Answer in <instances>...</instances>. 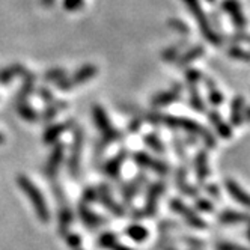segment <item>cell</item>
Wrapping results in <instances>:
<instances>
[{"label": "cell", "instance_id": "obj_1", "mask_svg": "<svg viewBox=\"0 0 250 250\" xmlns=\"http://www.w3.org/2000/svg\"><path fill=\"white\" fill-rule=\"evenodd\" d=\"M149 119H151V124H165L170 128H178V130H183L188 134L199 136L204 139L205 145L208 148H216V145H217L214 134L209 130H207L204 125L196 122L194 119L184 118V116H173V115H160V113L149 115Z\"/></svg>", "mask_w": 250, "mask_h": 250}, {"label": "cell", "instance_id": "obj_42", "mask_svg": "<svg viewBox=\"0 0 250 250\" xmlns=\"http://www.w3.org/2000/svg\"><path fill=\"white\" fill-rule=\"evenodd\" d=\"M40 95H41V98L45 101V103H53V94H51V91L50 89H47V87H42L41 91H40Z\"/></svg>", "mask_w": 250, "mask_h": 250}, {"label": "cell", "instance_id": "obj_27", "mask_svg": "<svg viewBox=\"0 0 250 250\" xmlns=\"http://www.w3.org/2000/svg\"><path fill=\"white\" fill-rule=\"evenodd\" d=\"M35 89V77L29 73L24 74V82H23V86L20 89V94L17 97V104L19 103H24L27 100V97L33 92Z\"/></svg>", "mask_w": 250, "mask_h": 250}, {"label": "cell", "instance_id": "obj_24", "mask_svg": "<svg viewBox=\"0 0 250 250\" xmlns=\"http://www.w3.org/2000/svg\"><path fill=\"white\" fill-rule=\"evenodd\" d=\"M204 53H205V48H204L202 45H194V47L188 48L181 58H178V59H176V61H178L176 63H178V66H187V65H190L191 62H194L196 59L202 58V56H204Z\"/></svg>", "mask_w": 250, "mask_h": 250}, {"label": "cell", "instance_id": "obj_22", "mask_svg": "<svg viewBox=\"0 0 250 250\" xmlns=\"http://www.w3.org/2000/svg\"><path fill=\"white\" fill-rule=\"evenodd\" d=\"M188 92H190V100H188L190 105L193 107L196 112L204 113L207 110V107H205V103H204L202 95L199 92L198 83H188Z\"/></svg>", "mask_w": 250, "mask_h": 250}, {"label": "cell", "instance_id": "obj_36", "mask_svg": "<svg viewBox=\"0 0 250 250\" xmlns=\"http://www.w3.org/2000/svg\"><path fill=\"white\" fill-rule=\"evenodd\" d=\"M65 77H66V73H65V69H62V68L50 69L48 73H45V76H44V79L47 82H53V83H58V82H61Z\"/></svg>", "mask_w": 250, "mask_h": 250}, {"label": "cell", "instance_id": "obj_10", "mask_svg": "<svg viewBox=\"0 0 250 250\" xmlns=\"http://www.w3.org/2000/svg\"><path fill=\"white\" fill-rule=\"evenodd\" d=\"M165 191V183H154L149 190H148V194H146V201H145V209H144V214L145 216H154L157 212V205H158V201L162 198V194Z\"/></svg>", "mask_w": 250, "mask_h": 250}, {"label": "cell", "instance_id": "obj_9", "mask_svg": "<svg viewBox=\"0 0 250 250\" xmlns=\"http://www.w3.org/2000/svg\"><path fill=\"white\" fill-rule=\"evenodd\" d=\"M222 9L229 14L230 21L234 23L237 30H240V32L244 30V27L247 24V20H246V15L243 12V8H241L238 0H223Z\"/></svg>", "mask_w": 250, "mask_h": 250}, {"label": "cell", "instance_id": "obj_2", "mask_svg": "<svg viewBox=\"0 0 250 250\" xmlns=\"http://www.w3.org/2000/svg\"><path fill=\"white\" fill-rule=\"evenodd\" d=\"M17 184H19V187L24 191V194L27 196V199L33 205V209H35V212H37L38 219L42 223H48L50 222V211H48L47 202L44 199L42 193L40 191V188L35 186L30 178L26 176V175L17 176Z\"/></svg>", "mask_w": 250, "mask_h": 250}, {"label": "cell", "instance_id": "obj_44", "mask_svg": "<svg viewBox=\"0 0 250 250\" xmlns=\"http://www.w3.org/2000/svg\"><path fill=\"white\" fill-rule=\"evenodd\" d=\"M41 3H42L44 6L50 8V6H53V5H55V0H41Z\"/></svg>", "mask_w": 250, "mask_h": 250}, {"label": "cell", "instance_id": "obj_30", "mask_svg": "<svg viewBox=\"0 0 250 250\" xmlns=\"http://www.w3.org/2000/svg\"><path fill=\"white\" fill-rule=\"evenodd\" d=\"M125 234H127L131 240L134 241H144L148 238V229L140 226V225H131L125 229Z\"/></svg>", "mask_w": 250, "mask_h": 250}, {"label": "cell", "instance_id": "obj_31", "mask_svg": "<svg viewBox=\"0 0 250 250\" xmlns=\"http://www.w3.org/2000/svg\"><path fill=\"white\" fill-rule=\"evenodd\" d=\"M17 110H19V115H20L23 119H26L27 122H35V121L38 119V113L35 112L33 107H32L30 104H27L26 101L17 104Z\"/></svg>", "mask_w": 250, "mask_h": 250}, {"label": "cell", "instance_id": "obj_41", "mask_svg": "<svg viewBox=\"0 0 250 250\" xmlns=\"http://www.w3.org/2000/svg\"><path fill=\"white\" fill-rule=\"evenodd\" d=\"M216 250H247V249L241 247L238 244H234V243H220V244H217Z\"/></svg>", "mask_w": 250, "mask_h": 250}, {"label": "cell", "instance_id": "obj_12", "mask_svg": "<svg viewBox=\"0 0 250 250\" xmlns=\"http://www.w3.org/2000/svg\"><path fill=\"white\" fill-rule=\"evenodd\" d=\"M63 151H65L63 144H58L55 148H53V151L47 160V163H45V167H44V173L47 176H50V178L56 176V173H58V170L63 162Z\"/></svg>", "mask_w": 250, "mask_h": 250}, {"label": "cell", "instance_id": "obj_43", "mask_svg": "<svg viewBox=\"0 0 250 250\" xmlns=\"http://www.w3.org/2000/svg\"><path fill=\"white\" fill-rule=\"evenodd\" d=\"M207 191L212 196V198H216L217 201H220V191H219V188L214 186V184H209V186H207Z\"/></svg>", "mask_w": 250, "mask_h": 250}, {"label": "cell", "instance_id": "obj_8", "mask_svg": "<svg viewBox=\"0 0 250 250\" xmlns=\"http://www.w3.org/2000/svg\"><path fill=\"white\" fill-rule=\"evenodd\" d=\"M170 208H172L173 212H176V214H180V216H183L184 220H186L190 226H193V228H196V229H204V228H207L205 220H202V219L198 216V214H196L190 207H187L181 199H172V201H170Z\"/></svg>", "mask_w": 250, "mask_h": 250}, {"label": "cell", "instance_id": "obj_23", "mask_svg": "<svg viewBox=\"0 0 250 250\" xmlns=\"http://www.w3.org/2000/svg\"><path fill=\"white\" fill-rule=\"evenodd\" d=\"M176 187L180 188L181 193L186 196H193V198L198 196V190H196L193 186H190V183L187 181V172L183 167L178 169V172H176Z\"/></svg>", "mask_w": 250, "mask_h": 250}, {"label": "cell", "instance_id": "obj_26", "mask_svg": "<svg viewBox=\"0 0 250 250\" xmlns=\"http://www.w3.org/2000/svg\"><path fill=\"white\" fill-rule=\"evenodd\" d=\"M205 86H207L209 103L214 104V105H220L223 103V94L219 91L216 82H212L211 79H205Z\"/></svg>", "mask_w": 250, "mask_h": 250}, {"label": "cell", "instance_id": "obj_28", "mask_svg": "<svg viewBox=\"0 0 250 250\" xmlns=\"http://www.w3.org/2000/svg\"><path fill=\"white\" fill-rule=\"evenodd\" d=\"M100 246L101 247H105V249H110V250H133V249H130V247H127V246H124V244H121L118 240H116V237L113 235V234H103L101 235V238H100Z\"/></svg>", "mask_w": 250, "mask_h": 250}, {"label": "cell", "instance_id": "obj_39", "mask_svg": "<svg viewBox=\"0 0 250 250\" xmlns=\"http://www.w3.org/2000/svg\"><path fill=\"white\" fill-rule=\"evenodd\" d=\"M202 73L199 69H194V68H190L188 71H187V74H186V80H187V83H198L199 84V82L202 80Z\"/></svg>", "mask_w": 250, "mask_h": 250}, {"label": "cell", "instance_id": "obj_3", "mask_svg": "<svg viewBox=\"0 0 250 250\" xmlns=\"http://www.w3.org/2000/svg\"><path fill=\"white\" fill-rule=\"evenodd\" d=\"M183 2L187 6V9L190 11V14L193 15V19L196 20V23H198L199 30L204 35V38L212 45H220L222 38L219 37V33L211 27L209 20H208V17H207V14H205L199 0H183Z\"/></svg>", "mask_w": 250, "mask_h": 250}, {"label": "cell", "instance_id": "obj_16", "mask_svg": "<svg viewBox=\"0 0 250 250\" xmlns=\"http://www.w3.org/2000/svg\"><path fill=\"white\" fill-rule=\"evenodd\" d=\"M125 158H127V151L122 149L121 152H118L113 158H110L109 162L104 165L103 172L107 176H110V178H118L119 173H121V169H122V165L125 162Z\"/></svg>", "mask_w": 250, "mask_h": 250}, {"label": "cell", "instance_id": "obj_20", "mask_svg": "<svg viewBox=\"0 0 250 250\" xmlns=\"http://www.w3.org/2000/svg\"><path fill=\"white\" fill-rule=\"evenodd\" d=\"M208 118H209V122L212 124V127L216 128V131H217V134L220 137H223V139H230L232 137L230 125L223 121V118L220 116V113L217 110H211L208 113Z\"/></svg>", "mask_w": 250, "mask_h": 250}, {"label": "cell", "instance_id": "obj_21", "mask_svg": "<svg viewBox=\"0 0 250 250\" xmlns=\"http://www.w3.org/2000/svg\"><path fill=\"white\" fill-rule=\"evenodd\" d=\"M27 73L26 68L21 63H12L6 68H3L0 71V84H6L9 82H12L15 77L24 76Z\"/></svg>", "mask_w": 250, "mask_h": 250}, {"label": "cell", "instance_id": "obj_37", "mask_svg": "<svg viewBox=\"0 0 250 250\" xmlns=\"http://www.w3.org/2000/svg\"><path fill=\"white\" fill-rule=\"evenodd\" d=\"M228 55H229L232 59H240V61H243V62H247V61H249V56H247L246 50H243V48H240V47H237V45H232V47L228 50Z\"/></svg>", "mask_w": 250, "mask_h": 250}, {"label": "cell", "instance_id": "obj_35", "mask_svg": "<svg viewBox=\"0 0 250 250\" xmlns=\"http://www.w3.org/2000/svg\"><path fill=\"white\" fill-rule=\"evenodd\" d=\"M169 27L181 35H188L190 33V27L187 26V23H184L180 19H170L169 20Z\"/></svg>", "mask_w": 250, "mask_h": 250}, {"label": "cell", "instance_id": "obj_6", "mask_svg": "<svg viewBox=\"0 0 250 250\" xmlns=\"http://www.w3.org/2000/svg\"><path fill=\"white\" fill-rule=\"evenodd\" d=\"M83 130L76 128L74 130V140H73V148H71V154L68 158V170L74 178L80 175L82 167V154H83Z\"/></svg>", "mask_w": 250, "mask_h": 250}, {"label": "cell", "instance_id": "obj_17", "mask_svg": "<svg viewBox=\"0 0 250 250\" xmlns=\"http://www.w3.org/2000/svg\"><path fill=\"white\" fill-rule=\"evenodd\" d=\"M225 188L228 190V193L232 196V199H235L238 204H241L243 207H247L249 205V196L246 193V190L234 180H230V178H228V180H225Z\"/></svg>", "mask_w": 250, "mask_h": 250}, {"label": "cell", "instance_id": "obj_46", "mask_svg": "<svg viewBox=\"0 0 250 250\" xmlns=\"http://www.w3.org/2000/svg\"><path fill=\"white\" fill-rule=\"evenodd\" d=\"M207 2H209V3H212V2H216V0H207Z\"/></svg>", "mask_w": 250, "mask_h": 250}, {"label": "cell", "instance_id": "obj_29", "mask_svg": "<svg viewBox=\"0 0 250 250\" xmlns=\"http://www.w3.org/2000/svg\"><path fill=\"white\" fill-rule=\"evenodd\" d=\"M80 216L83 219V222L87 225V226H98L103 223V219L100 216H97L95 212H92L91 209H89L84 204H80Z\"/></svg>", "mask_w": 250, "mask_h": 250}, {"label": "cell", "instance_id": "obj_25", "mask_svg": "<svg viewBox=\"0 0 250 250\" xmlns=\"http://www.w3.org/2000/svg\"><path fill=\"white\" fill-rule=\"evenodd\" d=\"M219 220H220V223H225V225H234V223L246 222L247 214L240 212V211H234V209H225L220 212Z\"/></svg>", "mask_w": 250, "mask_h": 250}, {"label": "cell", "instance_id": "obj_11", "mask_svg": "<svg viewBox=\"0 0 250 250\" xmlns=\"http://www.w3.org/2000/svg\"><path fill=\"white\" fill-rule=\"evenodd\" d=\"M181 92H183V84L176 83V84H173L170 89H167V91L157 94V95L151 100V103H152L154 107L160 109V107L169 105V104H172V103H175V101L180 100Z\"/></svg>", "mask_w": 250, "mask_h": 250}, {"label": "cell", "instance_id": "obj_15", "mask_svg": "<svg viewBox=\"0 0 250 250\" xmlns=\"http://www.w3.org/2000/svg\"><path fill=\"white\" fill-rule=\"evenodd\" d=\"M97 196H98V199L101 201V204L109 209L110 212H113L115 216H122L124 214V208L112 198V194H110V190L107 186L101 184L98 191H97Z\"/></svg>", "mask_w": 250, "mask_h": 250}, {"label": "cell", "instance_id": "obj_7", "mask_svg": "<svg viewBox=\"0 0 250 250\" xmlns=\"http://www.w3.org/2000/svg\"><path fill=\"white\" fill-rule=\"evenodd\" d=\"M133 158H134L136 165H137L139 167H142V169L152 170V172H155V173H158V175H162V176H165V175L169 173V166H167L165 162H162V160H158V158L151 157L149 154H146V152H144V151L136 152V154L133 155Z\"/></svg>", "mask_w": 250, "mask_h": 250}, {"label": "cell", "instance_id": "obj_40", "mask_svg": "<svg viewBox=\"0 0 250 250\" xmlns=\"http://www.w3.org/2000/svg\"><path fill=\"white\" fill-rule=\"evenodd\" d=\"M196 207H198V209L205 211V212H212L214 211V205L208 199H205V198H198V199H196Z\"/></svg>", "mask_w": 250, "mask_h": 250}, {"label": "cell", "instance_id": "obj_19", "mask_svg": "<svg viewBox=\"0 0 250 250\" xmlns=\"http://www.w3.org/2000/svg\"><path fill=\"white\" fill-rule=\"evenodd\" d=\"M194 169H196V176H198V181L204 184L207 181V178L209 175V166H208V154L207 151H199L196 154L194 158Z\"/></svg>", "mask_w": 250, "mask_h": 250}, {"label": "cell", "instance_id": "obj_5", "mask_svg": "<svg viewBox=\"0 0 250 250\" xmlns=\"http://www.w3.org/2000/svg\"><path fill=\"white\" fill-rule=\"evenodd\" d=\"M98 73V68L92 63H86L82 68H79L76 73L71 77H65L61 82L56 83V86L61 89V91H71L73 87L83 84L86 82H89L91 79H94Z\"/></svg>", "mask_w": 250, "mask_h": 250}, {"label": "cell", "instance_id": "obj_45", "mask_svg": "<svg viewBox=\"0 0 250 250\" xmlns=\"http://www.w3.org/2000/svg\"><path fill=\"white\" fill-rule=\"evenodd\" d=\"M5 142V136H3V133H0V144H3Z\"/></svg>", "mask_w": 250, "mask_h": 250}, {"label": "cell", "instance_id": "obj_4", "mask_svg": "<svg viewBox=\"0 0 250 250\" xmlns=\"http://www.w3.org/2000/svg\"><path fill=\"white\" fill-rule=\"evenodd\" d=\"M92 116H94V121L97 124L100 133L103 134V145H109L110 142H113L119 137V131L115 130L109 116H107L105 110L101 105H98V104L92 105Z\"/></svg>", "mask_w": 250, "mask_h": 250}, {"label": "cell", "instance_id": "obj_13", "mask_svg": "<svg viewBox=\"0 0 250 250\" xmlns=\"http://www.w3.org/2000/svg\"><path fill=\"white\" fill-rule=\"evenodd\" d=\"M73 125V119H68V121H63V122H56L50 125V127L44 131V144L50 145V144H55V142L66 131L69 130V127Z\"/></svg>", "mask_w": 250, "mask_h": 250}, {"label": "cell", "instance_id": "obj_34", "mask_svg": "<svg viewBox=\"0 0 250 250\" xmlns=\"http://www.w3.org/2000/svg\"><path fill=\"white\" fill-rule=\"evenodd\" d=\"M186 44V40H183L181 42H178V44H175V45H172V47H169V48H166L165 51H163V59L165 61H167V62H173V61H176L178 59V55L181 53V47Z\"/></svg>", "mask_w": 250, "mask_h": 250}, {"label": "cell", "instance_id": "obj_32", "mask_svg": "<svg viewBox=\"0 0 250 250\" xmlns=\"http://www.w3.org/2000/svg\"><path fill=\"white\" fill-rule=\"evenodd\" d=\"M144 140H145V144H146L154 152H158V154H163V152H165V145H163L162 139L158 137L157 133H148V134L144 137Z\"/></svg>", "mask_w": 250, "mask_h": 250}, {"label": "cell", "instance_id": "obj_38", "mask_svg": "<svg viewBox=\"0 0 250 250\" xmlns=\"http://www.w3.org/2000/svg\"><path fill=\"white\" fill-rule=\"evenodd\" d=\"M62 5H63V9L65 11L76 12V11H80L83 8L84 0H63Z\"/></svg>", "mask_w": 250, "mask_h": 250}, {"label": "cell", "instance_id": "obj_14", "mask_svg": "<svg viewBox=\"0 0 250 250\" xmlns=\"http://www.w3.org/2000/svg\"><path fill=\"white\" fill-rule=\"evenodd\" d=\"M246 118V105H244V97L237 95L232 100L230 104V125L234 127H241Z\"/></svg>", "mask_w": 250, "mask_h": 250}, {"label": "cell", "instance_id": "obj_18", "mask_svg": "<svg viewBox=\"0 0 250 250\" xmlns=\"http://www.w3.org/2000/svg\"><path fill=\"white\" fill-rule=\"evenodd\" d=\"M144 181H146V176H145V173H140L136 178H133L130 183H127V184L124 186L122 196H124V201L125 202L128 204V202H131L134 199V196L139 193L140 187L144 186Z\"/></svg>", "mask_w": 250, "mask_h": 250}, {"label": "cell", "instance_id": "obj_33", "mask_svg": "<svg viewBox=\"0 0 250 250\" xmlns=\"http://www.w3.org/2000/svg\"><path fill=\"white\" fill-rule=\"evenodd\" d=\"M66 107H68V104L65 101H53V103H50L48 107H47V110L44 112V119L51 121L58 113H61L63 109H66Z\"/></svg>", "mask_w": 250, "mask_h": 250}]
</instances>
